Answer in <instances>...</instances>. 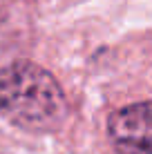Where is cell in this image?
<instances>
[{"label":"cell","instance_id":"2","mask_svg":"<svg viewBox=\"0 0 152 154\" xmlns=\"http://www.w3.org/2000/svg\"><path fill=\"white\" fill-rule=\"evenodd\" d=\"M107 130L119 154H152V100L116 109Z\"/></svg>","mask_w":152,"mask_h":154},{"label":"cell","instance_id":"1","mask_svg":"<svg viewBox=\"0 0 152 154\" xmlns=\"http://www.w3.org/2000/svg\"><path fill=\"white\" fill-rule=\"evenodd\" d=\"M0 114L25 132H54L65 123L70 105L63 87L31 60H16L0 72Z\"/></svg>","mask_w":152,"mask_h":154}]
</instances>
